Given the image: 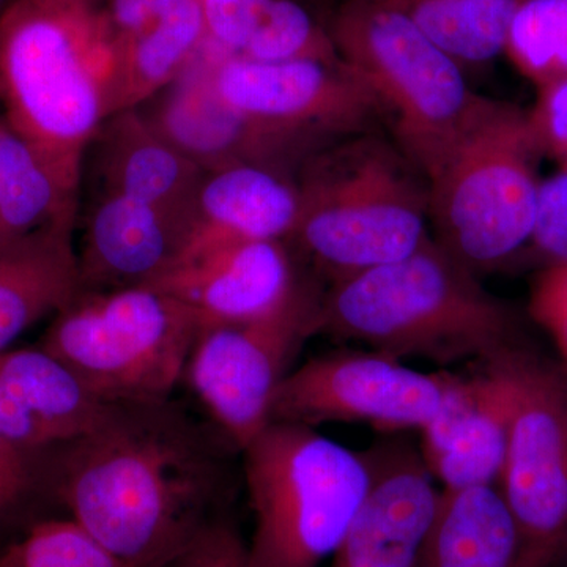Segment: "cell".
<instances>
[{"label":"cell","mask_w":567,"mask_h":567,"mask_svg":"<svg viewBox=\"0 0 567 567\" xmlns=\"http://www.w3.org/2000/svg\"><path fill=\"white\" fill-rule=\"evenodd\" d=\"M221 432L171 399L112 402L58 456L48 491L123 567H156L226 516L230 492Z\"/></svg>","instance_id":"1"},{"label":"cell","mask_w":567,"mask_h":567,"mask_svg":"<svg viewBox=\"0 0 567 567\" xmlns=\"http://www.w3.org/2000/svg\"><path fill=\"white\" fill-rule=\"evenodd\" d=\"M429 237L415 252L330 284L316 334L436 364L484 361L518 344V317Z\"/></svg>","instance_id":"2"},{"label":"cell","mask_w":567,"mask_h":567,"mask_svg":"<svg viewBox=\"0 0 567 567\" xmlns=\"http://www.w3.org/2000/svg\"><path fill=\"white\" fill-rule=\"evenodd\" d=\"M106 76L96 3L11 0L0 13V118L74 193L106 121Z\"/></svg>","instance_id":"3"},{"label":"cell","mask_w":567,"mask_h":567,"mask_svg":"<svg viewBox=\"0 0 567 567\" xmlns=\"http://www.w3.org/2000/svg\"><path fill=\"white\" fill-rule=\"evenodd\" d=\"M295 182L300 210L286 244L327 282L404 259L431 237L427 178L380 130L324 145Z\"/></svg>","instance_id":"4"},{"label":"cell","mask_w":567,"mask_h":567,"mask_svg":"<svg viewBox=\"0 0 567 567\" xmlns=\"http://www.w3.org/2000/svg\"><path fill=\"white\" fill-rule=\"evenodd\" d=\"M240 453L254 516L249 567H320L333 557L371 487L364 451L309 425L270 423Z\"/></svg>","instance_id":"5"},{"label":"cell","mask_w":567,"mask_h":567,"mask_svg":"<svg viewBox=\"0 0 567 567\" xmlns=\"http://www.w3.org/2000/svg\"><path fill=\"white\" fill-rule=\"evenodd\" d=\"M540 155L528 112L488 99L427 178L435 244L476 275L509 262L532 238Z\"/></svg>","instance_id":"6"},{"label":"cell","mask_w":567,"mask_h":567,"mask_svg":"<svg viewBox=\"0 0 567 567\" xmlns=\"http://www.w3.org/2000/svg\"><path fill=\"white\" fill-rule=\"evenodd\" d=\"M327 29L341 61L385 106L391 140L431 177L488 99L470 89L446 51L379 3L342 0Z\"/></svg>","instance_id":"7"},{"label":"cell","mask_w":567,"mask_h":567,"mask_svg":"<svg viewBox=\"0 0 567 567\" xmlns=\"http://www.w3.org/2000/svg\"><path fill=\"white\" fill-rule=\"evenodd\" d=\"M200 328L193 308L153 287L80 292L41 349L107 404L164 401L185 379Z\"/></svg>","instance_id":"8"},{"label":"cell","mask_w":567,"mask_h":567,"mask_svg":"<svg viewBox=\"0 0 567 567\" xmlns=\"http://www.w3.org/2000/svg\"><path fill=\"white\" fill-rule=\"evenodd\" d=\"M320 289L300 276L271 311L241 322L203 324L185 379L237 451L270 424L271 402L297 353L316 334Z\"/></svg>","instance_id":"9"},{"label":"cell","mask_w":567,"mask_h":567,"mask_svg":"<svg viewBox=\"0 0 567 567\" xmlns=\"http://www.w3.org/2000/svg\"><path fill=\"white\" fill-rule=\"evenodd\" d=\"M516 409L498 491L516 522L524 567H557L567 551V371L509 350Z\"/></svg>","instance_id":"10"},{"label":"cell","mask_w":567,"mask_h":567,"mask_svg":"<svg viewBox=\"0 0 567 567\" xmlns=\"http://www.w3.org/2000/svg\"><path fill=\"white\" fill-rule=\"evenodd\" d=\"M454 379L445 371H416L374 350L339 349L289 372L271 402L270 423L368 424L385 435L421 431Z\"/></svg>","instance_id":"11"},{"label":"cell","mask_w":567,"mask_h":567,"mask_svg":"<svg viewBox=\"0 0 567 567\" xmlns=\"http://www.w3.org/2000/svg\"><path fill=\"white\" fill-rule=\"evenodd\" d=\"M215 82L235 110L327 144L390 123L385 106L342 61L256 62L221 54Z\"/></svg>","instance_id":"12"},{"label":"cell","mask_w":567,"mask_h":567,"mask_svg":"<svg viewBox=\"0 0 567 567\" xmlns=\"http://www.w3.org/2000/svg\"><path fill=\"white\" fill-rule=\"evenodd\" d=\"M194 55L189 65L158 95L137 107L153 128L204 173L251 164L297 177L309 156L327 142L287 132L235 110L215 82L219 55Z\"/></svg>","instance_id":"13"},{"label":"cell","mask_w":567,"mask_h":567,"mask_svg":"<svg viewBox=\"0 0 567 567\" xmlns=\"http://www.w3.org/2000/svg\"><path fill=\"white\" fill-rule=\"evenodd\" d=\"M509 350L473 374H456L439 412L420 431L421 456L442 491L498 487L517 395Z\"/></svg>","instance_id":"14"},{"label":"cell","mask_w":567,"mask_h":567,"mask_svg":"<svg viewBox=\"0 0 567 567\" xmlns=\"http://www.w3.org/2000/svg\"><path fill=\"white\" fill-rule=\"evenodd\" d=\"M371 487L330 567H416L442 488L402 434L364 451Z\"/></svg>","instance_id":"15"},{"label":"cell","mask_w":567,"mask_h":567,"mask_svg":"<svg viewBox=\"0 0 567 567\" xmlns=\"http://www.w3.org/2000/svg\"><path fill=\"white\" fill-rule=\"evenodd\" d=\"M106 118L137 110L177 80L207 40L200 0H110Z\"/></svg>","instance_id":"16"},{"label":"cell","mask_w":567,"mask_h":567,"mask_svg":"<svg viewBox=\"0 0 567 567\" xmlns=\"http://www.w3.org/2000/svg\"><path fill=\"white\" fill-rule=\"evenodd\" d=\"M80 292L147 287L173 268L189 223L118 193L91 192L80 212Z\"/></svg>","instance_id":"17"},{"label":"cell","mask_w":567,"mask_h":567,"mask_svg":"<svg viewBox=\"0 0 567 567\" xmlns=\"http://www.w3.org/2000/svg\"><path fill=\"white\" fill-rule=\"evenodd\" d=\"M298 278L286 241L246 240L186 254L147 287L193 308L203 324L229 323L271 311Z\"/></svg>","instance_id":"18"},{"label":"cell","mask_w":567,"mask_h":567,"mask_svg":"<svg viewBox=\"0 0 567 567\" xmlns=\"http://www.w3.org/2000/svg\"><path fill=\"white\" fill-rule=\"evenodd\" d=\"M203 177L204 171L140 110L117 112L102 123L82 171L91 192L123 194L188 223Z\"/></svg>","instance_id":"19"},{"label":"cell","mask_w":567,"mask_h":567,"mask_svg":"<svg viewBox=\"0 0 567 567\" xmlns=\"http://www.w3.org/2000/svg\"><path fill=\"white\" fill-rule=\"evenodd\" d=\"M106 405L41 347L0 352V435L14 446L35 454L71 442Z\"/></svg>","instance_id":"20"},{"label":"cell","mask_w":567,"mask_h":567,"mask_svg":"<svg viewBox=\"0 0 567 567\" xmlns=\"http://www.w3.org/2000/svg\"><path fill=\"white\" fill-rule=\"evenodd\" d=\"M298 210L297 182L290 175L251 164L208 171L194 199L181 257L230 241H286Z\"/></svg>","instance_id":"21"},{"label":"cell","mask_w":567,"mask_h":567,"mask_svg":"<svg viewBox=\"0 0 567 567\" xmlns=\"http://www.w3.org/2000/svg\"><path fill=\"white\" fill-rule=\"evenodd\" d=\"M76 227L55 223L0 246V352L80 293Z\"/></svg>","instance_id":"22"},{"label":"cell","mask_w":567,"mask_h":567,"mask_svg":"<svg viewBox=\"0 0 567 567\" xmlns=\"http://www.w3.org/2000/svg\"><path fill=\"white\" fill-rule=\"evenodd\" d=\"M416 567H524L520 535L498 487L442 491Z\"/></svg>","instance_id":"23"},{"label":"cell","mask_w":567,"mask_h":567,"mask_svg":"<svg viewBox=\"0 0 567 567\" xmlns=\"http://www.w3.org/2000/svg\"><path fill=\"white\" fill-rule=\"evenodd\" d=\"M412 22L466 71L506 50L511 24L525 0H371Z\"/></svg>","instance_id":"24"},{"label":"cell","mask_w":567,"mask_h":567,"mask_svg":"<svg viewBox=\"0 0 567 567\" xmlns=\"http://www.w3.org/2000/svg\"><path fill=\"white\" fill-rule=\"evenodd\" d=\"M71 192L0 118V246L62 221L80 219Z\"/></svg>","instance_id":"25"},{"label":"cell","mask_w":567,"mask_h":567,"mask_svg":"<svg viewBox=\"0 0 567 567\" xmlns=\"http://www.w3.org/2000/svg\"><path fill=\"white\" fill-rule=\"evenodd\" d=\"M505 52L537 87L567 80V0H525Z\"/></svg>","instance_id":"26"},{"label":"cell","mask_w":567,"mask_h":567,"mask_svg":"<svg viewBox=\"0 0 567 567\" xmlns=\"http://www.w3.org/2000/svg\"><path fill=\"white\" fill-rule=\"evenodd\" d=\"M240 58L256 62L341 61L328 29L297 0H270Z\"/></svg>","instance_id":"27"},{"label":"cell","mask_w":567,"mask_h":567,"mask_svg":"<svg viewBox=\"0 0 567 567\" xmlns=\"http://www.w3.org/2000/svg\"><path fill=\"white\" fill-rule=\"evenodd\" d=\"M0 567H123L69 517H48L0 554Z\"/></svg>","instance_id":"28"},{"label":"cell","mask_w":567,"mask_h":567,"mask_svg":"<svg viewBox=\"0 0 567 567\" xmlns=\"http://www.w3.org/2000/svg\"><path fill=\"white\" fill-rule=\"evenodd\" d=\"M32 454L0 435V554L44 518L37 495L48 491L37 483Z\"/></svg>","instance_id":"29"},{"label":"cell","mask_w":567,"mask_h":567,"mask_svg":"<svg viewBox=\"0 0 567 567\" xmlns=\"http://www.w3.org/2000/svg\"><path fill=\"white\" fill-rule=\"evenodd\" d=\"M528 245L546 267L567 262V169L540 182Z\"/></svg>","instance_id":"30"},{"label":"cell","mask_w":567,"mask_h":567,"mask_svg":"<svg viewBox=\"0 0 567 567\" xmlns=\"http://www.w3.org/2000/svg\"><path fill=\"white\" fill-rule=\"evenodd\" d=\"M207 40L230 58H240L248 47L270 0H200Z\"/></svg>","instance_id":"31"},{"label":"cell","mask_w":567,"mask_h":567,"mask_svg":"<svg viewBox=\"0 0 567 567\" xmlns=\"http://www.w3.org/2000/svg\"><path fill=\"white\" fill-rule=\"evenodd\" d=\"M156 567H249L248 544L226 514Z\"/></svg>","instance_id":"32"},{"label":"cell","mask_w":567,"mask_h":567,"mask_svg":"<svg viewBox=\"0 0 567 567\" xmlns=\"http://www.w3.org/2000/svg\"><path fill=\"white\" fill-rule=\"evenodd\" d=\"M540 151L567 169V80L539 87V99L528 112Z\"/></svg>","instance_id":"33"},{"label":"cell","mask_w":567,"mask_h":567,"mask_svg":"<svg viewBox=\"0 0 567 567\" xmlns=\"http://www.w3.org/2000/svg\"><path fill=\"white\" fill-rule=\"evenodd\" d=\"M567 309V262L548 265L533 284L529 312Z\"/></svg>","instance_id":"34"},{"label":"cell","mask_w":567,"mask_h":567,"mask_svg":"<svg viewBox=\"0 0 567 567\" xmlns=\"http://www.w3.org/2000/svg\"><path fill=\"white\" fill-rule=\"evenodd\" d=\"M532 316L554 339L563 360V368L567 371V309H548Z\"/></svg>","instance_id":"35"},{"label":"cell","mask_w":567,"mask_h":567,"mask_svg":"<svg viewBox=\"0 0 567 567\" xmlns=\"http://www.w3.org/2000/svg\"><path fill=\"white\" fill-rule=\"evenodd\" d=\"M557 567H567V551L565 554V557L561 558V561L558 563Z\"/></svg>","instance_id":"36"},{"label":"cell","mask_w":567,"mask_h":567,"mask_svg":"<svg viewBox=\"0 0 567 567\" xmlns=\"http://www.w3.org/2000/svg\"><path fill=\"white\" fill-rule=\"evenodd\" d=\"M87 2L96 3L99 0H87Z\"/></svg>","instance_id":"37"}]
</instances>
